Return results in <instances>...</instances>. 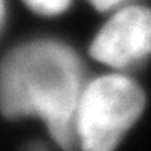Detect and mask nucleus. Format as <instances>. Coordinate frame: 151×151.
Masks as SVG:
<instances>
[{
  "label": "nucleus",
  "mask_w": 151,
  "mask_h": 151,
  "mask_svg": "<svg viewBox=\"0 0 151 151\" xmlns=\"http://www.w3.org/2000/svg\"><path fill=\"white\" fill-rule=\"evenodd\" d=\"M84 86V67L70 47L54 40L29 42L0 64V111L7 118H40L62 150L74 151Z\"/></svg>",
  "instance_id": "nucleus-1"
},
{
  "label": "nucleus",
  "mask_w": 151,
  "mask_h": 151,
  "mask_svg": "<svg viewBox=\"0 0 151 151\" xmlns=\"http://www.w3.org/2000/svg\"><path fill=\"white\" fill-rule=\"evenodd\" d=\"M145 94L124 76H104L84 86L76 113V139L82 151H114L139 118Z\"/></svg>",
  "instance_id": "nucleus-2"
},
{
  "label": "nucleus",
  "mask_w": 151,
  "mask_h": 151,
  "mask_svg": "<svg viewBox=\"0 0 151 151\" xmlns=\"http://www.w3.org/2000/svg\"><path fill=\"white\" fill-rule=\"evenodd\" d=\"M151 54V9L116 12L91 44V55L113 67H128Z\"/></svg>",
  "instance_id": "nucleus-3"
},
{
  "label": "nucleus",
  "mask_w": 151,
  "mask_h": 151,
  "mask_svg": "<svg viewBox=\"0 0 151 151\" xmlns=\"http://www.w3.org/2000/svg\"><path fill=\"white\" fill-rule=\"evenodd\" d=\"M32 10L44 15H57L69 7L70 0H24Z\"/></svg>",
  "instance_id": "nucleus-4"
},
{
  "label": "nucleus",
  "mask_w": 151,
  "mask_h": 151,
  "mask_svg": "<svg viewBox=\"0 0 151 151\" xmlns=\"http://www.w3.org/2000/svg\"><path fill=\"white\" fill-rule=\"evenodd\" d=\"M123 2H126V0H91V4L99 10H109L113 7L123 4Z\"/></svg>",
  "instance_id": "nucleus-5"
},
{
  "label": "nucleus",
  "mask_w": 151,
  "mask_h": 151,
  "mask_svg": "<svg viewBox=\"0 0 151 151\" xmlns=\"http://www.w3.org/2000/svg\"><path fill=\"white\" fill-rule=\"evenodd\" d=\"M4 17H5V4H4V0H0V29L4 24Z\"/></svg>",
  "instance_id": "nucleus-6"
}]
</instances>
